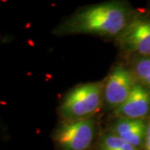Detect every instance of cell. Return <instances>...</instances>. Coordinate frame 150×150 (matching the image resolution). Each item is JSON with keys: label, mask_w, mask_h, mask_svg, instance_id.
Segmentation results:
<instances>
[{"label": "cell", "mask_w": 150, "mask_h": 150, "mask_svg": "<svg viewBox=\"0 0 150 150\" xmlns=\"http://www.w3.org/2000/svg\"><path fill=\"white\" fill-rule=\"evenodd\" d=\"M115 40L129 58L150 57V15L134 13Z\"/></svg>", "instance_id": "cell-4"}, {"label": "cell", "mask_w": 150, "mask_h": 150, "mask_svg": "<svg viewBox=\"0 0 150 150\" xmlns=\"http://www.w3.org/2000/svg\"><path fill=\"white\" fill-rule=\"evenodd\" d=\"M96 150H140L123 141L109 131H105L99 137L96 144Z\"/></svg>", "instance_id": "cell-9"}, {"label": "cell", "mask_w": 150, "mask_h": 150, "mask_svg": "<svg viewBox=\"0 0 150 150\" xmlns=\"http://www.w3.org/2000/svg\"><path fill=\"white\" fill-rule=\"evenodd\" d=\"M134 11L128 3L111 1L79 9L54 30L57 36L92 34L117 38L129 23Z\"/></svg>", "instance_id": "cell-1"}, {"label": "cell", "mask_w": 150, "mask_h": 150, "mask_svg": "<svg viewBox=\"0 0 150 150\" xmlns=\"http://www.w3.org/2000/svg\"><path fill=\"white\" fill-rule=\"evenodd\" d=\"M104 80L75 86L64 97L59 114L64 121H78L94 118L103 106Z\"/></svg>", "instance_id": "cell-2"}, {"label": "cell", "mask_w": 150, "mask_h": 150, "mask_svg": "<svg viewBox=\"0 0 150 150\" xmlns=\"http://www.w3.org/2000/svg\"><path fill=\"white\" fill-rule=\"evenodd\" d=\"M94 118L64 121L55 129L53 139L59 150H89L96 137Z\"/></svg>", "instance_id": "cell-3"}, {"label": "cell", "mask_w": 150, "mask_h": 150, "mask_svg": "<svg viewBox=\"0 0 150 150\" xmlns=\"http://www.w3.org/2000/svg\"><path fill=\"white\" fill-rule=\"evenodd\" d=\"M148 128V119L116 118L108 131L140 150H144Z\"/></svg>", "instance_id": "cell-7"}, {"label": "cell", "mask_w": 150, "mask_h": 150, "mask_svg": "<svg viewBox=\"0 0 150 150\" xmlns=\"http://www.w3.org/2000/svg\"><path fill=\"white\" fill-rule=\"evenodd\" d=\"M137 83L129 67L116 65L104 79L103 106L113 112L127 100Z\"/></svg>", "instance_id": "cell-5"}, {"label": "cell", "mask_w": 150, "mask_h": 150, "mask_svg": "<svg viewBox=\"0 0 150 150\" xmlns=\"http://www.w3.org/2000/svg\"><path fill=\"white\" fill-rule=\"evenodd\" d=\"M129 64L137 81L150 91V57H132Z\"/></svg>", "instance_id": "cell-8"}, {"label": "cell", "mask_w": 150, "mask_h": 150, "mask_svg": "<svg viewBox=\"0 0 150 150\" xmlns=\"http://www.w3.org/2000/svg\"><path fill=\"white\" fill-rule=\"evenodd\" d=\"M112 113L115 118L149 119L150 118V91L138 82L127 100Z\"/></svg>", "instance_id": "cell-6"}, {"label": "cell", "mask_w": 150, "mask_h": 150, "mask_svg": "<svg viewBox=\"0 0 150 150\" xmlns=\"http://www.w3.org/2000/svg\"><path fill=\"white\" fill-rule=\"evenodd\" d=\"M144 150H150V118L148 119V128H147V133L145 137Z\"/></svg>", "instance_id": "cell-10"}]
</instances>
